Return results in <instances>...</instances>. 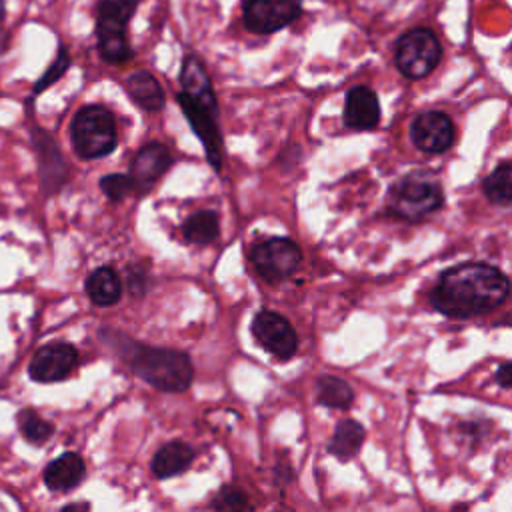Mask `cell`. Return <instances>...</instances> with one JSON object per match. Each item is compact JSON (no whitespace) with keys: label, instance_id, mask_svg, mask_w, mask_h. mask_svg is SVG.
Returning <instances> with one entry per match:
<instances>
[{"label":"cell","instance_id":"obj_32","mask_svg":"<svg viewBox=\"0 0 512 512\" xmlns=\"http://www.w3.org/2000/svg\"><path fill=\"white\" fill-rule=\"evenodd\" d=\"M4 14H6V2H4V0H0V22H2Z\"/></svg>","mask_w":512,"mask_h":512},{"label":"cell","instance_id":"obj_4","mask_svg":"<svg viewBox=\"0 0 512 512\" xmlns=\"http://www.w3.org/2000/svg\"><path fill=\"white\" fill-rule=\"evenodd\" d=\"M138 2L140 0H100L96 20L98 52L110 64H120L132 58L126 28Z\"/></svg>","mask_w":512,"mask_h":512},{"label":"cell","instance_id":"obj_22","mask_svg":"<svg viewBox=\"0 0 512 512\" xmlns=\"http://www.w3.org/2000/svg\"><path fill=\"white\" fill-rule=\"evenodd\" d=\"M362 442H364V428L356 420H342L332 434L328 450L334 456L346 460L358 452Z\"/></svg>","mask_w":512,"mask_h":512},{"label":"cell","instance_id":"obj_12","mask_svg":"<svg viewBox=\"0 0 512 512\" xmlns=\"http://www.w3.org/2000/svg\"><path fill=\"white\" fill-rule=\"evenodd\" d=\"M412 140L416 148L428 154H440L446 152L452 146L454 140V126L452 120L438 110L422 112L414 118L410 128Z\"/></svg>","mask_w":512,"mask_h":512},{"label":"cell","instance_id":"obj_10","mask_svg":"<svg viewBox=\"0 0 512 512\" xmlns=\"http://www.w3.org/2000/svg\"><path fill=\"white\" fill-rule=\"evenodd\" d=\"M32 142L38 156V172H40V186L44 194H56L68 182V164L52 138L50 132L44 128L32 126Z\"/></svg>","mask_w":512,"mask_h":512},{"label":"cell","instance_id":"obj_2","mask_svg":"<svg viewBox=\"0 0 512 512\" xmlns=\"http://www.w3.org/2000/svg\"><path fill=\"white\" fill-rule=\"evenodd\" d=\"M102 340L116 348V352L130 364L134 374L158 390L182 392L192 382L194 368L184 352L146 346L110 330H102Z\"/></svg>","mask_w":512,"mask_h":512},{"label":"cell","instance_id":"obj_8","mask_svg":"<svg viewBox=\"0 0 512 512\" xmlns=\"http://www.w3.org/2000/svg\"><path fill=\"white\" fill-rule=\"evenodd\" d=\"M300 12V0H244L242 20L254 34H272L292 24Z\"/></svg>","mask_w":512,"mask_h":512},{"label":"cell","instance_id":"obj_25","mask_svg":"<svg viewBox=\"0 0 512 512\" xmlns=\"http://www.w3.org/2000/svg\"><path fill=\"white\" fill-rule=\"evenodd\" d=\"M18 428H20V434L32 442V444H42L46 442L54 428L48 420H44L42 416H38L34 410L26 408V410H20L18 412Z\"/></svg>","mask_w":512,"mask_h":512},{"label":"cell","instance_id":"obj_28","mask_svg":"<svg viewBox=\"0 0 512 512\" xmlns=\"http://www.w3.org/2000/svg\"><path fill=\"white\" fill-rule=\"evenodd\" d=\"M68 66H70V56H68L66 48L60 46L56 60L46 68V72L42 74V78L34 84V94L44 92L50 84H54L58 78H62V74L68 70Z\"/></svg>","mask_w":512,"mask_h":512},{"label":"cell","instance_id":"obj_7","mask_svg":"<svg viewBox=\"0 0 512 512\" xmlns=\"http://www.w3.org/2000/svg\"><path fill=\"white\" fill-rule=\"evenodd\" d=\"M302 252L290 238H268L252 246L250 262L254 270L268 282L288 278L300 264Z\"/></svg>","mask_w":512,"mask_h":512},{"label":"cell","instance_id":"obj_20","mask_svg":"<svg viewBox=\"0 0 512 512\" xmlns=\"http://www.w3.org/2000/svg\"><path fill=\"white\" fill-rule=\"evenodd\" d=\"M194 458V450L184 442L164 444L152 458V472L158 478H170L184 472Z\"/></svg>","mask_w":512,"mask_h":512},{"label":"cell","instance_id":"obj_26","mask_svg":"<svg viewBox=\"0 0 512 512\" xmlns=\"http://www.w3.org/2000/svg\"><path fill=\"white\" fill-rule=\"evenodd\" d=\"M214 510L216 512H246L248 510V496L234 486H226L222 488L216 496H214Z\"/></svg>","mask_w":512,"mask_h":512},{"label":"cell","instance_id":"obj_11","mask_svg":"<svg viewBox=\"0 0 512 512\" xmlns=\"http://www.w3.org/2000/svg\"><path fill=\"white\" fill-rule=\"evenodd\" d=\"M78 364V350L66 342H54L42 346L32 362L30 376L36 382H58L64 380Z\"/></svg>","mask_w":512,"mask_h":512},{"label":"cell","instance_id":"obj_23","mask_svg":"<svg viewBox=\"0 0 512 512\" xmlns=\"http://www.w3.org/2000/svg\"><path fill=\"white\" fill-rule=\"evenodd\" d=\"M318 390V402L330 408H348L354 400L352 388L336 376H322L316 384Z\"/></svg>","mask_w":512,"mask_h":512},{"label":"cell","instance_id":"obj_9","mask_svg":"<svg viewBox=\"0 0 512 512\" xmlns=\"http://www.w3.org/2000/svg\"><path fill=\"white\" fill-rule=\"evenodd\" d=\"M252 334L272 356L286 360L298 348V336L292 324L278 312L260 310L252 320Z\"/></svg>","mask_w":512,"mask_h":512},{"label":"cell","instance_id":"obj_19","mask_svg":"<svg viewBox=\"0 0 512 512\" xmlns=\"http://www.w3.org/2000/svg\"><path fill=\"white\" fill-rule=\"evenodd\" d=\"M126 90L130 98L144 110H160L166 102L164 90L160 82L146 70H138L128 76L126 80Z\"/></svg>","mask_w":512,"mask_h":512},{"label":"cell","instance_id":"obj_13","mask_svg":"<svg viewBox=\"0 0 512 512\" xmlns=\"http://www.w3.org/2000/svg\"><path fill=\"white\" fill-rule=\"evenodd\" d=\"M178 104L184 112V116L188 118L192 130L196 132V136L200 138V142L204 144L206 150V158L212 164V168L218 172L222 168V138L218 132V124H216V114L194 104L186 94H178Z\"/></svg>","mask_w":512,"mask_h":512},{"label":"cell","instance_id":"obj_27","mask_svg":"<svg viewBox=\"0 0 512 512\" xmlns=\"http://www.w3.org/2000/svg\"><path fill=\"white\" fill-rule=\"evenodd\" d=\"M100 188H102V192H104L110 200L118 202V200L126 198L136 186H134L132 176H126V174H108V176H104V178L100 180Z\"/></svg>","mask_w":512,"mask_h":512},{"label":"cell","instance_id":"obj_17","mask_svg":"<svg viewBox=\"0 0 512 512\" xmlns=\"http://www.w3.org/2000/svg\"><path fill=\"white\" fill-rule=\"evenodd\" d=\"M86 474L84 460L78 454H62L60 458L52 460L44 470V482L50 490H70L82 482Z\"/></svg>","mask_w":512,"mask_h":512},{"label":"cell","instance_id":"obj_31","mask_svg":"<svg viewBox=\"0 0 512 512\" xmlns=\"http://www.w3.org/2000/svg\"><path fill=\"white\" fill-rule=\"evenodd\" d=\"M60 512H88V508L84 504H68Z\"/></svg>","mask_w":512,"mask_h":512},{"label":"cell","instance_id":"obj_24","mask_svg":"<svg viewBox=\"0 0 512 512\" xmlns=\"http://www.w3.org/2000/svg\"><path fill=\"white\" fill-rule=\"evenodd\" d=\"M486 196L496 202L510 206L512 204V164H500L484 180Z\"/></svg>","mask_w":512,"mask_h":512},{"label":"cell","instance_id":"obj_21","mask_svg":"<svg viewBox=\"0 0 512 512\" xmlns=\"http://www.w3.org/2000/svg\"><path fill=\"white\" fill-rule=\"evenodd\" d=\"M220 220L212 210H200L182 224V234L190 244H210L218 238Z\"/></svg>","mask_w":512,"mask_h":512},{"label":"cell","instance_id":"obj_30","mask_svg":"<svg viewBox=\"0 0 512 512\" xmlns=\"http://www.w3.org/2000/svg\"><path fill=\"white\" fill-rule=\"evenodd\" d=\"M8 42H10V36H8V32L0 26V54H4V50L8 48Z\"/></svg>","mask_w":512,"mask_h":512},{"label":"cell","instance_id":"obj_16","mask_svg":"<svg viewBox=\"0 0 512 512\" xmlns=\"http://www.w3.org/2000/svg\"><path fill=\"white\" fill-rule=\"evenodd\" d=\"M380 118V104L376 94L366 86H354L346 94L344 104V120L350 128L366 130L376 126Z\"/></svg>","mask_w":512,"mask_h":512},{"label":"cell","instance_id":"obj_18","mask_svg":"<svg viewBox=\"0 0 512 512\" xmlns=\"http://www.w3.org/2000/svg\"><path fill=\"white\" fill-rule=\"evenodd\" d=\"M86 294L96 306H112L120 300L122 280L114 268L100 266L86 278Z\"/></svg>","mask_w":512,"mask_h":512},{"label":"cell","instance_id":"obj_6","mask_svg":"<svg viewBox=\"0 0 512 512\" xmlns=\"http://www.w3.org/2000/svg\"><path fill=\"white\" fill-rule=\"evenodd\" d=\"M444 202L442 188L432 180L404 178L390 192V210L406 220H422Z\"/></svg>","mask_w":512,"mask_h":512},{"label":"cell","instance_id":"obj_14","mask_svg":"<svg viewBox=\"0 0 512 512\" xmlns=\"http://www.w3.org/2000/svg\"><path fill=\"white\" fill-rule=\"evenodd\" d=\"M172 164L170 150L160 142H150L142 146L132 164H130V176L134 180L136 188H150Z\"/></svg>","mask_w":512,"mask_h":512},{"label":"cell","instance_id":"obj_29","mask_svg":"<svg viewBox=\"0 0 512 512\" xmlns=\"http://www.w3.org/2000/svg\"><path fill=\"white\" fill-rule=\"evenodd\" d=\"M496 380H498V384H500V386H504V388H512V362H508V364H502V366H500V370L496 372Z\"/></svg>","mask_w":512,"mask_h":512},{"label":"cell","instance_id":"obj_1","mask_svg":"<svg viewBox=\"0 0 512 512\" xmlns=\"http://www.w3.org/2000/svg\"><path fill=\"white\" fill-rule=\"evenodd\" d=\"M508 292L510 282L498 268L484 262H468L446 270L430 300L446 316L468 318L500 306Z\"/></svg>","mask_w":512,"mask_h":512},{"label":"cell","instance_id":"obj_15","mask_svg":"<svg viewBox=\"0 0 512 512\" xmlns=\"http://www.w3.org/2000/svg\"><path fill=\"white\" fill-rule=\"evenodd\" d=\"M182 94H186L194 104L218 114V102L208 78L204 64L196 56H186L180 70Z\"/></svg>","mask_w":512,"mask_h":512},{"label":"cell","instance_id":"obj_3","mask_svg":"<svg viewBox=\"0 0 512 512\" xmlns=\"http://www.w3.org/2000/svg\"><path fill=\"white\" fill-rule=\"evenodd\" d=\"M70 138L74 152L80 158L108 156L118 144V128L112 112L102 104H88L80 108L70 124Z\"/></svg>","mask_w":512,"mask_h":512},{"label":"cell","instance_id":"obj_5","mask_svg":"<svg viewBox=\"0 0 512 512\" xmlns=\"http://www.w3.org/2000/svg\"><path fill=\"white\" fill-rule=\"evenodd\" d=\"M440 56V42L426 28L406 32L396 46V66L406 78L412 80L428 76L438 66Z\"/></svg>","mask_w":512,"mask_h":512}]
</instances>
